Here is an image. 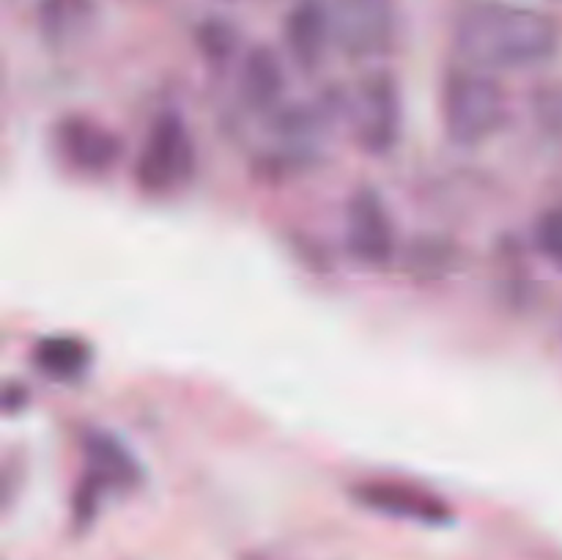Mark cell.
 I'll return each instance as SVG.
<instances>
[{
	"label": "cell",
	"instance_id": "6da1fadb",
	"mask_svg": "<svg viewBox=\"0 0 562 560\" xmlns=\"http://www.w3.org/2000/svg\"><path fill=\"white\" fill-rule=\"evenodd\" d=\"M450 42L461 64L497 75L552 60L562 47V25L532 5L481 0L456 16Z\"/></svg>",
	"mask_w": 562,
	"mask_h": 560
},
{
	"label": "cell",
	"instance_id": "7a4b0ae2",
	"mask_svg": "<svg viewBox=\"0 0 562 560\" xmlns=\"http://www.w3.org/2000/svg\"><path fill=\"white\" fill-rule=\"evenodd\" d=\"M508 91L497 75L459 64L445 75L439 119L445 137L461 148H475L499 135L508 121Z\"/></svg>",
	"mask_w": 562,
	"mask_h": 560
},
{
	"label": "cell",
	"instance_id": "3957f363",
	"mask_svg": "<svg viewBox=\"0 0 562 560\" xmlns=\"http://www.w3.org/2000/svg\"><path fill=\"white\" fill-rule=\"evenodd\" d=\"M198 173V146L190 126L173 110H165L143 135L132 163V179L143 195L170 198L192 184Z\"/></svg>",
	"mask_w": 562,
	"mask_h": 560
},
{
	"label": "cell",
	"instance_id": "277c9868",
	"mask_svg": "<svg viewBox=\"0 0 562 560\" xmlns=\"http://www.w3.org/2000/svg\"><path fill=\"white\" fill-rule=\"evenodd\" d=\"M346 119L355 146L368 157H387L404 132V99L387 69H373L346 93Z\"/></svg>",
	"mask_w": 562,
	"mask_h": 560
},
{
	"label": "cell",
	"instance_id": "5b68a950",
	"mask_svg": "<svg viewBox=\"0 0 562 560\" xmlns=\"http://www.w3.org/2000/svg\"><path fill=\"white\" fill-rule=\"evenodd\" d=\"M82 459H86V475L75 494L77 525H88L93 519L104 492H130L143 481V470L132 450L108 432L82 434Z\"/></svg>",
	"mask_w": 562,
	"mask_h": 560
},
{
	"label": "cell",
	"instance_id": "8992f818",
	"mask_svg": "<svg viewBox=\"0 0 562 560\" xmlns=\"http://www.w3.org/2000/svg\"><path fill=\"white\" fill-rule=\"evenodd\" d=\"M329 22L333 44L355 60L382 58L395 44L393 0H335Z\"/></svg>",
	"mask_w": 562,
	"mask_h": 560
},
{
	"label": "cell",
	"instance_id": "52a82bcc",
	"mask_svg": "<svg viewBox=\"0 0 562 560\" xmlns=\"http://www.w3.org/2000/svg\"><path fill=\"white\" fill-rule=\"evenodd\" d=\"M53 148L71 173L99 179L121 163L124 143L102 121L82 113H69L55 121Z\"/></svg>",
	"mask_w": 562,
	"mask_h": 560
},
{
	"label": "cell",
	"instance_id": "ba28073f",
	"mask_svg": "<svg viewBox=\"0 0 562 560\" xmlns=\"http://www.w3.org/2000/svg\"><path fill=\"white\" fill-rule=\"evenodd\" d=\"M344 242L362 267H387L395 258V220L373 187H360L346 203Z\"/></svg>",
	"mask_w": 562,
	"mask_h": 560
},
{
	"label": "cell",
	"instance_id": "9c48e42d",
	"mask_svg": "<svg viewBox=\"0 0 562 560\" xmlns=\"http://www.w3.org/2000/svg\"><path fill=\"white\" fill-rule=\"evenodd\" d=\"M351 497L362 508L373 511L379 516H390V519L417 522V525L428 527L450 525L453 522V508L445 503V497L409 481L371 478V481L355 483Z\"/></svg>",
	"mask_w": 562,
	"mask_h": 560
},
{
	"label": "cell",
	"instance_id": "30bf717a",
	"mask_svg": "<svg viewBox=\"0 0 562 560\" xmlns=\"http://www.w3.org/2000/svg\"><path fill=\"white\" fill-rule=\"evenodd\" d=\"M283 44L291 64L302 71H316L333 44L329 9L318 0H300L283 20Z\"/></svg>",
	"mask_w": 562,
	"mask_h": 560
},
{
	"label": "cell",
	"instance_id": "8fae6325",
	"mask_svg": "<svg viewBox=\"0 0 562 560\" xmlns=\"http://www.w3.org/2000/svg\"><path fill=\"white\" fill-rule=\"evenodd\" d=\"M285 64L278 49L256 44L239 60V97L250 110L267 113L283 104Z\"/></svg>",
	"mask_w": 562,
	"mask_h": 560
},
{
	"label": "cell",
	"instance_id": "7c38bea8",
	"mask_svg": "<svg viewBox=\"0 0 562 560\" xmlns=\"http://www.w3.org/2000/svg\"><path fill=\"white\" fill-rule=\"evenodd\" d=\"M97 0H38L36 27L44 44L53 49H69L86 42L97 27Z\"/></svg>",
	"mask_w": 562,
	"mask_h": 560
},
{
	"label": "cell",
	"instance_id": "4fadbf2b",
	"mask_svg": "<svg viewBox=\"0 0 562 560\" xmlns=\"http://www.w3.org/2000/svg\"><path fill=\"white\" fill-rule=\"evenodd\" d=\"M33 366L53 382H75L91 366V349L75 335H47L33 346Z\"/></svg>",
	"mask_w": 562,
	"mask_h": 560
},
{
	"label": "cell",
	"instance_id": "5bb4252c",
	"mask_svg": "<svg viewBox=\"0 0 562 560\" xmlns=\"http://www.w3.org/2000/svg\"><path fill=\"white\" fill-rule=\"evenodd\" d=\"M195 42L198 49L203 53V58L209 60H228L234 55L236 44H239V33L231 22L225 20H206L198 25L195 31Z\"/></svg>",
	"mask_w": 562,
	"mask_h": 560
},
{
	"label": "cell",
	"instance_id": "9a60e30c",
	"mask_svg": "<svg viewBox=\"0 0 562 560\" xmlns=\"http://www.w3.org/2000/svg\"><path fill=\"white\" fill-rule=\"evenodd\" d=\"M532 245L549 264L562 269V203L549 206L532 228Z\"/></svg>",
	"mask_w": 562,
	"mask_h": 560
}]
</instances>
